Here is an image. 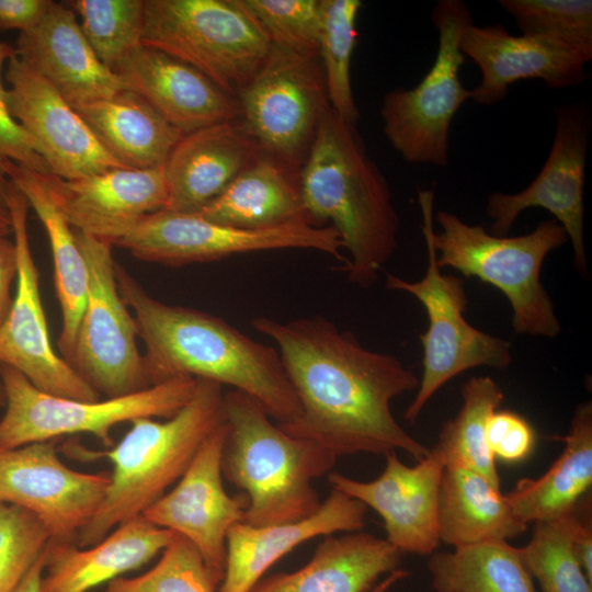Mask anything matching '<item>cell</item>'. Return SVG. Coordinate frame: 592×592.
<instances>
[{
	"label": "cell",
	"instance_id": "ac0fdd59",
	"mask_svg": "<svg viewBox=\"0 0 592 592\" xmlns=\"http://www.w3.org/2000/svg\"><path fill=\"white\" fill-rule=\"evenodd\" d=\"M4 102L35 141L49 174L75 180L126 168L100 143L79 113L16 53L5 65Z\"/></svg>",
	"mask_w": 592,
	"mask_h": 592
},
{
	"label": "cell",
	"instance_id": "2e32d148",
	"mask_svg": "<svg viewBox=\"0 0 592 592\" xmlns=\"http://www.w3.org/2000/svg\"><path fill=\"white\" fill-rule=\"evenodd\" d=\"M56 440L0 449V501L34 514L55 543L76 544L99 510L109 473H82L66 466Z\"/></svg>",
	"mask_w": 592,
	"mask_h": 592
},
{
	"label": "cell",
	"instance_id": "9a60e30c",
	"mask_svg": "<svg viewBox=\"0 0 592 592\" xmlns=\"http://www.w3.org/2000/svg\"><path fill=\"white\" fill-rule=\"evenodd\" d=\"M555 114L554 140L537 177L517 193H492L487 214L492 219L491 234L506 236L523 210L532 207L548 210L571 242L577 270L587 275L583 187L591 114L588 105L579 102L559 105Z\"/></svg>",
	"mask_w": 592,
	"mask_h": 592
},
{
	"label": "cell",
	"instance_id": "ba28073f",
	"mask_svg": "<svg viewBox=\"0 0 592 592\" xmlns=\"http://www.w3.org/2000/svg\"><path fill=\"white\" fill-rule=\"evenodd\" d=\"M418 200L422 215L428 266L420 281L409 282L386 273V287L406 292L424 307L429 326L420 334L423 346V372L418 390L405 412V420L413 424L433 395L447 382L465 371L487 366L504 369L512 362L511 344L503 338L483 332L465 318L467 295L464 281L442 273L436 263L433 243L434 191L419 189Z\"/></svg>",
	"mask_w": 592,
	"mask_h": 592
},
{
	"label": "cell",
	"instance_id": "681fc988",
	"mask_svg": "<svg viewBox=\"0 0 592 592\" xmlns=\"http://www.w3.org/2000/svg\"><path fill=\"white\" fill-rule=\"evenodd\" d=\"M3 406H5V391H4V386H3V382L0 374V407H3Z\"/></svg>",
	"mask_w": 592,
	"mask_h": 592
},
{
	"label": "cell",
	"instance_id": "603a6c76",
	"mask_svg": "<svg viewBox=\"0 0 592 592\" xmlns=\"http://www.w3.org/2000/svg\"><path fill=\"white\" fill-rule=\"evenodd\" d=\"M15 53L73 109L127 89L98 58L66 3L50 0L39 20L19 34Z\"/></svg>",
	"mask_w": 592,
	"mask_h": 592
},
{
	"label": "cell",
	"instance_id": "7c38bea8",
	"mask_svg": "<svg viewBox=\"0 0 592 592\" xmlns=\"http://www.w3.org/2000/svg\"><path fill=\"white\" fill-rule=\"evenodd\" d=\"M75 235L88 269V294L70 365L106 398L146 389L151 385L135 318L118 292L112 244L82 231Z\"/></svg>",
	"mask_w": 592,
	"mask_h": 592
},
{
	"label": "cell",
	"instance_id": "4dcf8cb0",
	"mask_svg": "<svg viewBox=\"0 0 592 592\" xmlns=\"http://www.w3.org/2000/svg\"><path fill=\"white\" fill-rule=\"evenodd\" d=\"M75 110L104 148L126 168H162L183 136L128 89Z\"/></svg>",
	"mask_w": 592,
	"mask_h": 592
},
{
	"label": "cell",
	"instance_id": "d6986e66",
	"mask_svg": "<svg viewBox=\"0 0 592 592\" xmlns=\"http://www.w3.org/2000/svg\"><path fill=\"white\" fill-rule=\"evenodd\" d=\"M385 458L384 470L373 480L329 473V482L376 511L384 522L385 539L401 554L431 555L441 543L437 501L444 456L434 445L414 466L402 463L397 452L386 453Z\"/></svg>",
	"mask_w": 592,
	"mask_h": 592
},
{
	"label": "cell",
	"instance_id": "8d00e7d4",
	"mask_svg": "<svg viewBox=\"0 0 592 592\" xmlns=\"http://www.w3.org/2000/svg\"><path fill=\"white\" fill-rule=\"evenodd\" d=\"M98 58L111 70L141 45L144 0H72L65 2Z\"/></svg>",
	"mask_w": 592,
	"mask_h": 592
},
{
	"label": "cell",
	"instance_id": "b9f144b4",
	"mask_svg": "<svg viewBox=\"0 0 592 592\" xmlns=\"http://www.w3.org/2000/svg\"><path fill=\"white\" fill-rule=\"evenodd\" d=\"M14 54V47L0 41V208L5 209L7 197L11 187V182L5 172L9 162L22 164L44 174L49 173L45 160L37 151L35 141L11 116L4 102L1 72Z\"/></svg>",
	"mask_w": 592,
	"mask_h": 592
},
{
	"label": "cell",
	"instance_id": "7dc6e473",
	"mask_svg": "<svg viewBox=\"0 0 592 592\" xmlns=\"http://www.w3.org/2000/svg\"><path fill=\"white\" fill-rule=\"evenodd\" d=\"M47 548L14 592H42L41 581L45 568Z\"/></svg>",
	"mask_w": 592,
	"mask_h": 592
},
{
	"label": "cell",
	"instance_id": "4fadbf2b",
	"mask_svg": "<svg viewBox=\"0 0 592 592\" xmlns=\"http://www.w3.org/2000/svg\"><path fill=\"white\" fill-rule=\"evenodd\" d=\"M237 99L244 129L264 152L293 169L304 162L330 107L318 56L274 44Z\"/></svg>",
	"mask_w": 592,
	"mask_h": 592
},
{
	"label": "cell",
	"instance_id": "bcb514c9",
	"mask_svg": "<svg viewBox=\"0 0 592 592\" xmlns=\"http://www.w3.org/2000/svg\"><path fill=\"white\" fill-rule=\"evenodd\" d=\"M591 500L583 497L578 504V524L573 536V551L589 580L592 581Z\"/></svg>",
	"mask_w": 592,
	"mask_h": 592
},
{
	"label": "cell",
	"instance_id": "e0dca14e",
	"mask_svg": "<svg viewBox=\"0 0 592 592\" xmlns=\"http://www.w3.org/2000/svg\"><path fill=\"white\" fill-rule=\"evenodd\" d=\"M226 435L225 420L203 443L175 487L143 513L152 524L184 536L196 547L217 589L225 573L227 534L242 522L248 506L246 497H230L223 485Z\"/></svg>",
	"mask_w": 592,
	"mask_h": 592
},
{
	"label": "cell",
	"instance_id": "44dd1931",
	"mask_svg": "<svg viewBox=\"0 0 592 592\" xmlns=\"http://www.w3.org/2000/svg\"><path fill=\"white\" fill-rule=\"evenodd\" d=\"M50 193L69 225L111 242L148 214L166 208L163 167L115 168L75 180L46 174Z\"/></svg>",
	"mask_w": 592,
	"mask_h": 592
},
{
	"label": "cell",
	"instance_id": "e575fe53",
	"mask_svg": "<svg viewBox=\"0 0 592 592\" xmlns=\"http://www.w3.org/2000/svg\"><path fill=\"white\" fill-rule=\"evenodd\" d=\"M360 0H321L318 58L330 107L346 123L356 126L360 111L351 82V62L357 41Z\"/></svg>",
	"mask_w": 592,
	"mask_h": 592
},
{
	"label": "cell",
	"instance_id": "52a82bcc",
	"mask_svg": "<svg viewBox=\"0 0 592 592\" xmlns=\"http://www.w3.org/2000/svg\"><path fill=\"white\" fill-rule=\"evenodd\" d=\"M141 44L187 64L236 98L272 47L241 0H144Z\"/></svg>",
	"mask_w": 592,
	"mask_h": 592
},
{
	"label": "cell",
	"instance_id": "1f68e13d",
	"mask_svg": "<svg viewBox=\"0 0 592 592\" xmlns=\"http://www.w3.org/2000/svg\"><path fill=\"white\" fill-rule=\"evenodd\" d=\"M560 440L565 448L550 468L536 479L524 478L506 494L525 524L548 521L571 512L592 485V402L580 403Z\"/></svg>",
	"mask_w": 592,
	"mask_h": 592
},
{
	"label": "cell",
	"instance_id": "c3c4849f",
	"mask_svg": "<svg viewBox=\"0 0 592 592\" xmlns=\"http://www.w3.org/2000/svg\"><path fill=\"white\" fill-rule=\"evenodd\" d=\"M11 234V220L8 209L0 208V236L8 237Z\"/></svg>",
	"mask_w": 592,
	"mask_h": 592
},
{
	"label": "cell",
	"instance_id": "8fae6325",
	"mask_svg": "<svg viewBox=\"0 0 592 592\" xmlns=\"http://www.w3.org/2000/svg\"><path fill=\"white\" fill-rule=\"evenodd\" d=\"M111 244L126 249L143 261L169 266L281 249L316 250L343 264L346 261L340 236L331 226L298 220L267 229H240L207 220L198 213L167 209L146 215Z\"/></svg>",
	"mask_w": 592,
	"mask_h": 592
},
{
	"label": "cell",
	"instance_id": "5bb4252c",
	"mask_svg": "<svg viewBox=\"0 0 592 592\" xmlns=\"http://www.w3.org/2000/svg\"><path fill=\"white\" fill-rule=\"evenodd\" d=\"M18 273L10 311L0 327V365L23 374L39 390L78 400L101 396L59 356L50 343L39 291V274L27 234L29 203L12 185L7 197Z\"/></svg>",
	"mask_w": 592,
	"mask_h": 592
},
{
	"label": "cell",
	"instance_id": "836d02e7",
	"mask_svg": "<svg viewBox=\"0 0 592 592\" xmlns=\"http://www.w3.org/2000/svg\"><path fill=\"white\" fill-rule=\"evenodd\" d=\"M462 407L446 421L435 446L442 452L445 464L466 465L501 488V479L486 437L489 417L504 399L498 383L489 376L470 377L462 387Z\"/></svg>",
	"mask_w": 592,
	"mask_h": 592
},
{
	"label": "cell",
	"instance_id": "ab89813d",
	"mask_svg": "<svg viewBox=\"0 0 592 592\" xmlns=\"http://www.w3.org/2000/svg\"><path fill=\"white\" fill-rule=\"evenodd\" d=\"M49 543L34 514L0 501V592H14Z\"/></svg>",
	"mask_w": 592,
	"mask_h": 592
},
{
	"label": "cell",
	"instance_id": "4316f807",
	"mask_svg": "<svg viewBox=\"0 0 592 592\" xmlns=\"http://www.w3.org/2000/svg\"><path fill=\"white\" fill-rule=\"evenodd\" d=\"M401 556L385 538L362 531L328 535L304 567L261 579L250 592H368L399 568Z\"/></svg>",
	"mask_w": 592,
	"mask_h": 592
},
{
	"label": "cell",
	"instance_id": "f6af8a7d",
	"mask_svg": "<svg viewBox=\"0 0 592 592\" xmlns=\"http://www.w3.org/2000/svg\"><path fill=\"white\" fill-rule=\"evenodd\" d=\"M18 262L13 240L0 236V327L13 301L12 285L16 281Z\"/></svg>",
	"mask_w": 592,
	"mask_h": 592
},
{
	"label": "cell",
	"instance_id": "7402d4cb",
	"mask_svg": "<svg viewBox=\"0 0 592 592\" xmlns=\"http://www.w3.org/2000/svg\"><path fill=\"white\" fill-rule=\"evenodd\" d=\"M128 90L149 103L183 135L240 118L238 99L198 70L139 45L113 69Z\"/></svg>",
	"mask_w": 592,
	"mask_h": 592
},
{
	"label": "cell",
	"instance_id": "60d3db41",
	"mask_svg": "<svg viewBox=\"0 0 592 592\" xmlns=\"http://www.w3.org/2000/svg\"><path fill=\"white\" fill-rule=\"evenodd\" d=\"M272 44L318 56L321 0H241Z\"/></svg>",
	"mask_w": 592,
	"mask_h": 592
},
{
	"label": "cell",
	"instance_id": "ee69618b",
	"mask_svg": "<svg viewBox=\"0 0 592 592\" xmlns=\"http://www.w3.org/2000/svg\"><path fill=\"white\" fill-rule=\"evenodd\" d=\"M50 0H0V30L31 29L44 14Z\"/></svg>",
	"mask_w": 592,
	"mask_h": 592
},
{
	"label": "cell",
	"instance_id": "d590c367",
	"mask_svg": "<svg viewBox=\"0 0 592 592\" xmlns=\"http://www.w3.org/2000/svg\"><path fill=\"white\" fill-rule=\"evenodd\" d=\"M577 524L578 505L560 517L535 522L530 542L519 548L540 592H592L573 551Z\"/></svg>",
	"mask_w": 592,
	"mask_h": 592
},
{
	"label": "cell",
	"instance_id": "484cf974",
	"mask_svg": "<svg viewBox=\"0 0 592 592\" xmlns=\"http://www.w3.org/2000/svg\"><path fill=\"white\" fill-rule=\"evenodd\" d=\"M174 535L140 515L119 524L88 547L50 540L41 591L89 592L148 563Z\"/></svg>",
	"mask_w": 592,
	"mask_h": 592
},
{
	"label": "cell",
	"instance_id": "7a4b0ae2",
	"mask_svg": "<svg viewBox=\"0 0 592 592\" xmlns=\"http://www.w3.org/2000/svg\"><path fill=\"white\" fill-rule=\"evenodd\" d=\"M115 275L145 345L151 386L178 377L207 379L252 396L277 424L299 418L301 408L276 349L216 316L153 298L118 263Z\"/></svg>",
	"mask_w": 592,
	"mask_h": 592
},
{
	"label": "cell",
	"instance_id": "cb8c5ba5",
	"mask_svg": "<svg viewBox=\"0 0 592 592\" xmlns=\"http://www.w3.org/2000/svg\"><path fill=\"white\" fill-rule=\"evenodd\" d=\"M366 510L357 499L331 487L318 511L306 519L267 526L236 523L227 534L218 592H250L270 567L308 539L362 531Z\"/></svg>",
	"mask_w": 592,
	"mask_h": 592
},
{
	"label": "cell",
	"instance_id": "7bdbcfd3",
	"mask_svg": "<svg viewBox=\"0 0 592 592\" xmlns=\"http://www.w3.org/2000/svg\"><path fill=\"white\" fill-rule=\"evenodd\" d=\"M488 446L493 455L506 463L524 460L533 451L535 432L520 414L496 410L486 426Z\"/></svg>",
	"mask_w": 592,
	"mask_h": 592
},
{
	"label": "cell",
	"instance_id": "8992f818",
	"mask_svg": "<svg viewBox=\"0 0 592 592\" xmlns=\"http://www.w3.org/2000/svg\"><path fill=\"white\" fill-rule=\"evenodd\" d=\"M434 220L441 227L433 234L441 269L453 267L501 291L511 305L515 333L554 338L561 332L553 301L540 283L545 258L568 241L558 221L547 219L528 234L508 237L492 235L446 210H439Z\"/></svg>",
	"mask_w": 592,
	"mask_h": 592
},
{
	"label": "cell",
	"instance_id": "74e56055",
	"mask_svg": "<svg viewBox=\"0 0 592 592\" xmlns=\"http://www.w3.org/2000/svg\"><path fill=\"white\" fill-rule=\"evenodd\" d=\"M522 34L548 38L592 59L591 0H500Z\"/></svg>",
	"mask_w": 592,
	"mask_h": 592
},
{
	"label": "cell",
	"instance_id": "f546056e",
	"mask_svg": "<svg viewBox=\"0 0 592 592\" xmlns=\"http://www.w3.org/2000/svg\"><path fill=\"white\" fill-rule=\"evenodd\" d=\"M501 488L477 470L445 464L439 489L440 542L453 547L487 540H508L525 532Z\"/></svg>",
	"mask_w": 592,
	"mask_h": 592
},
{
	"label": "cell",
	"instance_id": "f35d334b",
	"mask_svg": "<svg viewBox=\"0 0 592 592\" xmlns=\"http://www.w3.org/2000/svg\"><path fill=\"white\" fill-rule=\"evenodd\" d=\"M196 547L175 534L157 563L133 578L119 577L102 592H216Z\"/></svg>",
	"mask_w": 592,
	"mask_h": 592
},
{
	"label": "cell",
	"instance_id": "277c9868",
	"mask_svg": "<svg viewBox=\"0 0 592 592\" xmlns=\"http://www.w3.org/2000/svg\"><path fill=\"white\" fill-rule=\"evenodd\" d=\"M224 409L227 435L221 473L246 494L242 522L267 526L317 512L322 501L311 482L331 473L338 457L315 442L286 433L246 392H226Z\"/></svg>",
	"mask_w": 592,
	"mask_h": 592
},
{
	"label": "cell",
	"instance_id": "30bf717a",
	"mask_svg": "<svg viewBox=\"0 0 592 592\" xmlns=\"http://www.w3.org/2000/svg\"><path fill=\"white\" fill-rule=\"evenodd\" d=\"M431 21L439 34L433 65L413 88L387 92L380 116L386 138L406 161L446 167L452 121L470 99L459 78V36L474 22L462 0L437 1Z\"/></svg>",
	"mask_w": 592,
	"mask_h": 592
},
{
	"label": "cell",
	"instance_id": "d6a6232c",
	"mask_svg": "<svg viewBox=\"0 0 592 592\" xmlns=\"http://www.w3.org/2000/svg\"><path fill=\"white\" fill-rule=\"evenodd\" d=\"M435 592H536L520 549L508 540H487L431 554Z\"/></svg>",
	"mask_w": 592,
	"mask_h": 592
},
{
	"label": "cell",
	"instance_id": "83f0119b",
	"mask_svg": "<svg viewBox=\"0 0 592 592\" xmlns=\"http://www.w3.org/2000/svg\"><path fill=\"white\" fill-rule=\"evenodd\" d=\"M196 213L214 223L252 230L310 221L295 169L264 151Z\"/></svg>",
	"mask_w": 592,
	"mask_h": 592
},
{
	"label": "cell",
	"instance_id": "f1b7e54d",
	"mask_svg": "<svg viewBox=\"0 0 592 592\" xmlns=\"http://www.w3.org/2000/svg\"><path fill=\"white\" fill-rule=\"evenodd\" d=\"M7 175L26 198L47 234L54 264L56 295L61 308L62 327L58 346L70 364L80 319L88 294V269L75 231L56 204L46 174L9 162Z\"/></svg>",
	"mask_w": 592,
	"mask_h": 592
},
{
	"label": "cell",
	"instance_id": "5b68a950",
	"mask_svg": "<svg viewBox=\"0 0 592 592\" xmlns=\"http://www.w3.org/2000/svg\"><path fill=\"white\" fill-rule=\"evenodd\" d=\"M223 386L196 378L191 400L171 418H138L103 452L82 451L113 464L106 494L76 545L88 547L119 524L143 515L185 473L208 436L225 422Z\"/></svg>",
	"mask_w": 592,
	"mask_h": 592
},
{
	"label": "cell",
	"instance_id": "6da1fadb",
	"mask_svg": "<svg viewBox=\"0 0 592 592\" xmlns=\"http://www.w3.org/2000/svg\"><path fill=\"white\" fill-rule=\"evenodd\" d=\"M251 325L276 343L301 408L297 420L278 424L286 433L335 457L403 451L420 460L429 454L391 412L392 399L419 386L400 360L366 349L322 316H260Z\"/></svg>",
	"mask_w": 592,
	"mask_h": 592
},
{
	"label": "cell",
	"instance_id": "9c48e42d",
	"mask_svg": "<svg viewBox=\"0 0 592 592\" xmlns=\"http://www.w3.org/2000/svg\"><path fill=\"white\" fill-rule=\"evenodd\" d=\"M5 411L0 419V449L89 433L114 445L112 429L138 418L168 419L192 398L196 378L178 377L115 398L78 400L44 392L16 369L0 365Z\"/></svg>",
	"mask_w": 592,
	"mask_h": 592
},
{
	"label": "cell",
	"instance_id": "d4e9b609",
	"mask_svg": "<svg viewBox=\"0 0 592 592\" xmlns=\"http://www.w3.org/2000/svg\"><path fill=\"white\" fill-rule=\"evenodd\" d=\"M262 151L240 119L184 134L163 166L168 187L164 209L198 212Z\"/></svg>",
	"mask_w": 592,
	"mask_h": 592
},
{
	"label": "cell",
	"instance_id": "3957f363",
	"mask_svg": "<svg viewBox=\"0 0 592 592\" xmlns=\"http://www.w3.org/2000/svg\"><path fill=\"white\" fill-rule=\"evenodd\" d=\"M298 183L308 219L330 221L349 253L339 270L357 286H372L397 249L400 219L356 126L331 107L319 121Z\"/></svg>",
	"mask_w": 592,
	"mask_h": 592
},
{
	"label": "cell",
	"instance_id": "ffe728a7",
	"mask_svg": "<svg viewBox=\"0 0 592 592\" xmlns=\"http://www.w3.org/2000/svg\"><path fill=\"white\" fill-rule=\"evenodd\" d=\"M459 50L480 69L481 80L470 99L481 105L501 102L519 80L538 79L551 89H566L587 78L588 62L571 48L544 37L512 35L501 24L467 25Z\"/></svg>",
	"mask_w": 592,
	"mask_h": 592
}]
</instances>
